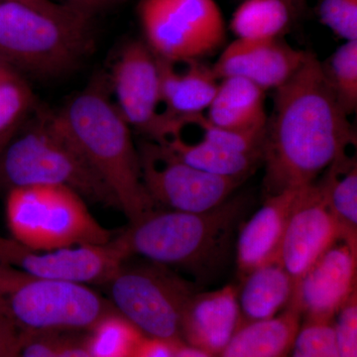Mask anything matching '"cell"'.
Segmentation results:
<instances>
[{"instance_id":"cell-30","label":"cell","mask_w":357,"mask_h":357,"mask_svg":"<svg viewBox=\"0 0 357 357\" xmlns=\"http://www.w3.org/2000/svg\"><path fill=\"white\" fill-rule=\"evenodd\" d=\"M321 23L347 40H357V0H323L319 7Z\"/></svg>"},{"instance_id":"cell-29","label":"cell","mask_w":357,"mask_h":357,"mask_svg":"<svg viewBox=\"0 0 357 357\" xmlns=\"http://www.w3.org/2000/svg\"><path fill=\"white\" fill-rule=\"evenodd\" d=\"M291 351L292 357H338L333 321L307 319Z\"/></svg>"},{"instance_id":"cell-24","label":"cell","mask_w":357,"mask_h":357,"mask_svg":"<svg viewBox=\"0 0 357 357\" xmlns=\"http://www.w3.org/2000/svg\"><path fill=\"white\" fill-rule=\"evenodd\" d=\"M293 15L284 0H245L234 11L230 28L238 39L278 38Z\"/></svg>"},{"instance_id":"cell-20","label":"cell","mask_w":357,"mask_h":357,"mask_svg":"<svg viewBox=\"0 0 357 357\" xmlns=\"http://www.w3.org/2000/svg\"><path fill=\"white\" fill-rule=\"evenodd\" d=\"M302 316L287 307L282 314L248 321L230 338L220 357H286L301 328Z\"/></svg>"},{"instance_id":"cell-19","label":"cell","mask_w":357,"mask_h":357,"mask_svg":"<svg viewBox=\"0 0 357 357\" xmlns=\"http://www.w3.org/2000/svg\"><path fill=\"white\" fill-rule=\"evenodd\" d=\"M206 119L229 130H266L265 91L241 77H225L208 107Z\"/></svg>"},{"instance_id":"cell-10","label":"cell","mask_w":357,"mask_h":357,"mask_svg":"<svg viewBox=\"0 0 357 357\" xmlns=\"http://www.w3.org/2000/svg\"><path fill=\"white\" fill-rule=\"evenodd\" d=\"M138 153L148 195L155 204L170 210L190 213L213 210L231 198L244 181L194 168L154 141L142 143Z\"/></svg>"},{"instance_id":"cell-22","label":"cell","mask_w":357,"mask_h":357,"mask_svg":"<svg viewBox=\"0 0 357 357\" xmlns=\"http://www.w3.org/2000/svg\"><path fill=\"white\" fill-rule=\"evenodd\" d=\"M326 206L340 227L342 241L357 251V165L345 155L326 169L318 183Z\"/></svg>"},{"instance_id":"cell-1","label":"cell","mask_w":357,"mask_h":357,"mask_svg":"<svg viewBox=\"0 0 357 357\" xmlns=\"http://www.w3.org/2000/svg\"><path fill=\"white\" fill-rule=\"evenodd\" d=\"M275 91L263 146L267 197L312 184L356 143L349 115L316 56L307 53L299 70Z\"/></svg>"},{"instance_id":"cell-2","label":"cell","mask_w":357,"mask_h":357,"mask_svg":"<svg viewBox=\"0 0 357 357\" xmlns=\"http://www.w3.org/2000/svg\"><path fill=\"white\" fill-rule=\"evenodd\" d=\"M57 114L114 192L129 223L153 211L156 204L143 183L131 128L110 98L103 79L91 82Z\"/></svg>"},{"instance_id":"cell-21","label":"cell","mask_w":357,"mask_h":357,"mask_svg":"<svg viewBox=\"0 0 357 357\" xmlns=\"http://www.w3.org/2000/svg\"><path fill=\"white\" fill-rule=\"evenodd\" d=\"M244 277L237 298L241 316L248 321L273 318L288 307L295 283L278 260L255 268Z\"/></svg>"},{"instance_id":"cell-5","label":"cell","mask_w":357,"mask_h":357,"mask_svg":"<svg viewBox=\"0 0 357 357\" xmlns=\"http://www.w3.org/2000/svg\"><path fill=\"white\" fill-rule=\"evenodd\" d=\"M91 17L83 11L53 15L0 0V60L41 76L73 69L91 49Z\"/></svg>"},{"instance_id":"cell-39","label":"cell","mask_w":357,"mask_h":357,"mask_svg":"<svg viewBox=\"0 0 357 357\" xmlns=\"http://www.w3.org/2000/svg\"><path fill=\"white\" fill-rule=\"evenodd\" d=\"M284 1L288 4L294 14L302 10L306 4V0H284Z\"/></svg>"},{"instance_id":"cell-8","label":"cell","mask_w":357,"mask_h":357,"mask_svg":"<svg viewBox=\"0 0 357 357\" xmlns=\"http://www.w3.org/2000/svg\"><path fill=\"white\" fill-rule=\"evenodd\" d=\"M145 43L170 62L201 61L225 42V25L215 0H141Z\"/></svg>"},{"instance_id":"cell-32","label":"cell","mask_w":357,"mask_h":357,"mask_svg":"<svg viewBox=\"0 0 357 357\" xmlns=\"http://www.w3.org/2000/svg\"><path fill=\"white\" fill-rule=\"evenodd\" d=\"M15 326L6 309L0 310V357H18L20 347Z\"/></svg>"},{"instance_id":"cell-38","label":"cell","mask_w":357,"mask_h":357,"mask_svg":"<svg viewBox=\"0 0 357 357\" xmlns=\"http://www.w3.org/2000/svg\"><path fill=\"white\" fill-rule=\"evenodd\" d=\"M56 357H91L89 351L79 347H70V349L59 351Z\"/></svg>"},{"instance_id":"cell-33","label":"cell","mask_w":357,"mask_h":357,"mask_svg":"<svg viewBox=\"0 0 357 357\" xmlns=\"http://www.w3.org/2000/svg\"><path fill=\"white\" fill-rule=\"evenodd\" d=\"M177 345L157 338H142L132 357H173Z\"/></svg>"},{"instance_id":"cell-25","label":"cell","mask_w":357,"mask_h":357,"mask_svg":"<svg viewBox=\"0 0 357 357\" xmlns=\"http://www.w3.org/2000/svg\"><path fill=\"white\" fill-rule=\"evenodd\" d=\"M324 73L347 115L357 107V40L347 41L325 63Z\"/></svg>"},{"instance_id":"cell-42","label":"cell","mask_w":357,"mask_h":357,"mask_svg":"<svg viewBox=\"0 0 357 357\" xmlns=\"http://www.w3.org/2000/svg\"><path fill=\"white\" fill-rule=\"evenodd\" d=\"M6 309V305H4L3 300L0 297V310Z\"/></svg>"},{"instance_id":"cell-34","label":"cell","mask_w":357,"mask_h":357,"mask_svg":"<svg viewBox=\"0 0 357 357\" xmlns=\"http://www.w3.org/2000/svg\"><path fill=\"white\" fill-rule=\"evenodd\" d=\"M66 4H69L84 11V13L93 14L109 10L126 3L128 0H65Z\"/></svg>"},{"instance_id":"cell-36","label":"cell","mask_w":357,"mask_h":357,"mask_svg":"<svg viewBox=\"0 0 357 357\" xmlns=\"http://www.w3.org/2000/svg\"><path fill=\"white\" fill-rule=\"evenodd\" d=\"M58 352V349H54L52 345L37 342L20 349L18 357H56Z\"/></svg>"},{"instance_id":"cell-31","label":"cell","mask_w":357,"mask_h":357,"mask_svg":"<svg viewBox=\"0 0 357 357\" xmlns=\"http://www.w3.org/2000/svg\"><path fill=\"white\" fill-rule=\"evenodd\" d=\"M333 324L338 357H357V293L337 312Z\"/></svg>"},{"instance_id":"cell-41","label":"cell","mask_w":357,"mask_h":357,"mask_svg":"<svg viewBox=\"0 0 357 357\" xmlns=\"http://www.w3.org/2000/svg\"><path fill=\"white\" fill-rule=\"evenodd\" d=\"M8 65H6V63L2 62L1 60H0V74H2V73L6 72L7 69H9Z\"/></svg>"},{"instance_id":"cell-15","label":"cell","mask_w":357,"mask_h":357,"mask_svg":"<svg viewBox=\"0 0 357 357\" xmlns=\"http://www.w3.org/2000/svg\"><path fill=\"white\" fill-rule=\"evenodd\" d=\"M306 57L307 52L294 49L278 38H237L211 68L218 79L241 77L268 91L283 86Z\"/></svg>"},{"instance_id":"cell-35","label":"cell","mask_w":357,"mask_h":357,"mask_svg":"<svg viewBox=\"0 0 357 357\" xmlns=\"http://www.w3.org/2000/svg\"><path fill=\"white\" fill-rule=\"evenodd\" d=\"M22 2L26 6H31L42 13L53 14V15H68L79 10L76 7L70 6L69 4L57 3L53 0H16Z\"/></svg>"},{"instance_id":"cell-7","label":"cell","mask_w":357,"mask_h":357,"mask_svg":"<svg viewBox=\"0 0 357 357\" xmlns=\"http://www.w3.org/2000/svg\"><path fill=\"white\" fill-rule=\"evenodd\" d=\"M86 284L35 278L0 265V297L15 325L31 330L86 328L117 312Z\"/></svg>"},{"instance_id":"cell-4","label":"cell","mask_w":357,"mask_h":357,"mask_svg":"<svg viewBox=\"0 0 357 357\" xmlns=\"http://www.w3.org/2000/svg\"><path fill=\"white\" fill-rule=\"evenodd\" d=\"M245 199L236 197L203 213L153 211L114 238L130 256L154 264L191 267L215 255L245 210Z\"/></svg>"},{"instance_id":"cell-16","label":"cell","mask_w":357,"mask_h":357,"mask_svg":"<svg viewBox=\"0 0 357 357\" xmlns=\"http://www.w3.org/2000/svg\"><path fill=\"white\" fill-rule=\"evenodd\" d=\"M241 317L237 290L231 286L194 294L185 307L182 332L191 347L220 356L241 326Z\"/></svg>"},{"instance_id":"cell-13","label":"cell","mask_w":357,"mask_h":357,"mask_svg":"<svg viewBox=\"0 0 357 357\" xmlns=\"http://www.w3.org/2000/svg\"><path fill=\"white\" fill-rule=\"evenodd\" d=\"M342 239L340 227L326 206L318 183L298 190L284 231L278 261L294 283Z\"/></svg>"},{"instance_id":"cell-6","label":"cell","mask_w":357,"mask_h":357,"mask_svg":"<svg viewBox=\"0 0 357 357\" xmlns=\"http://www.w3.org/2000/svg\"><path fill=\"white\" fill-rule=\"evenodd\" d=\"M6 217L10 236L39 250L103 245L114 238L91 215L86 202L63 185L9 190Z\"/></svg>"},{"instance_id":"cell-23","label":"cell","mask_w":357,"mask_h":357,"mask_svg":"<svg viewBox=\"0 0 357 357\" xmlns=\"http://www.w3.org/2000/svg\"><path fill=\"white\" fill-rule=\"evenodd\" d=\"M188 165L222 177L245 178L262 158L256 155L229 151L203 139L191 143L178 134L160 141Z\"/></svg>"},{"instance_id":"cell-27","label":"cell","mask_w":357,"mask_h":357,"mask_svg":"<svg viewBox=\"0 0 357 357\" xmlns=\"http://www.w3.org/2000/svg\"><path fill=\"white\" fill-rule=\"evenodd\" d=\"M32 102L31 89L13 68L0 74V135L17 130Z\"/></svg>"},{"instance_id":"cell-9","label":"cell","mask_w":357,"mask_h":357,"mask_svg":"<svg viewBox=\"0 0 357 357\" xmlns=\"http://www.w3.org/2000/svg\"><path fill=\"white\" fill-rule=\"evenodd\" d=\"M112 306L139 332L175 342L182 332L185 307L194 293L161 265L126 267L107 282Z\"/></svg>"},{"instance_id":"cell-26","label":"cell","mask_w":357,"mask_h":357,"mask_svg":"<svg viewBox=\"0 0 357 357\" xmlns=\"http://www.w3.org/2000/svg\"><path fill=\"white\" fill-rule=\"evenodd\" d=\"M89 352L91 357H132L142 337L139 331L114 312L96 324Z\"/></svg>"},{"instance_id":"cell-17","label":"cell","mask_w":357,"mask_h":357,"mask_svg":"<svg viewBox=\"0 0 357 357\" xmlns=\"http://www.w3.org/2000/svg\"><path fill=\"white\" fill-rule=\"evenodd\" d=\"M299 189L267 197L261 208L243 225L236 255L237 266L243 276L255 268L278 260L282 238Z\"/></svg>"},{"instance_id":"cell-3","label":"cell","mask_w":357,"mask_h":357,"mask_svg":"<svg viewBox=\"0 0 357 357\" xmlns=\"http://www.w3.org/2000/svg\"><path fill=\"white\" fill-rule=\"evenodd\" d=\"M63 185L86 202L119 208L114 192L89 163L58 114H44L0 154V188Z\"/></svg>"},{"instance_id":"cell-40","label":"cell","mask_w":357,"mask_h":357,"mask_svg":"<svg viewBox=\"0 0 357 357\" xmlns=\"http://www.w3.org/2000/svg\"><path fill=\"white\" fill-rule=\"evenodd\" d=\"M17 130L10 131V132L0 135V154H1L2 150L4 149V147L8 144L9 141L13 139V136L17 133Z\"/></svg>"},{"instance_id":"cell-12","label":"cell","mask_w":357,"mask_h":357,"mask_svg":"<svg viewBox=\"0 0 357 357\" xmlns=\"http://www.w3.org/2000/svg\"><path fill=\"white\" fill-rule=\"evenodd\" d=\"M112 86L114 103L129 126L158 139L165 124L158 60L145 41L124 45L112 68Z\"/></svg>"},{"instance_id":"cell-37","label":"cell","mask_w":357,"mask_h":357,"mask_svg":"<svg viewBox=\"0 0 357 357\" xmlns=\"http://www.w3.org/2000/svg\"><path fill=\"white\" fill-rule=\"evenodd\" d=\"M173 357H215L208 352L191 347V345H177Z\"/></svg>"},{"instance_id":"cell-18","label":"cell","mask_w":357,"mask_h":357,"mask_svg":"<svg viewBox=\"0 0 357 357\" xmlns=\"http://www.w3.org/2000/svg\"><path fill=\"white\" fill-rule=\"evenodd\" d=\"M157 60L164 116H194L208 109L220 84L213 68L201 61H190L180 70L175 62Z\"/></svg>"},{"instance_id":"cell-28","label":"cell","mask_w":357,"mask_h":357,"mask_svg":"<svg viewBox=\"0 0 357 357\" xmlns=\"http://www.w3.org/2000/svg\"><path fill=\"white\" fill-rule=\"evenodd\" d=\"M188 126H197L203 131L202 139L215 145V146L238 152V153L256 155L263 157V146H264L265 132L263 131L229 130V129L218 128L213 126L204 116L203 114L185 117Z\"/></svg>"},{"instance_id":"cell-11","label":"cell","mask_w":357,"mask_h":357,"mask_svg":"<svg viewBox=\"0 0 357 357\" xmlns=\"http://www.w3.org/2000/svg\"><path fill=\"white\" fill-rule=\"evenodd\" d=\"M126 259L114 238L103 245L39 250L0 236V265L35 278L107 285Z\"/></svg>"},{"instance_id":"cell-14","label":"cell","mask_w":357,"mask_h":357,"mask_svg":"<svg viewBox=\"0 0 357 357\" xmlns=\"http://www.w3.org/2000/svg\"><path fill=\"white\" fill-rule=\"evenodd\" d=\"M357 251L340 239L300 277L288 307L314 321H333L356 292Z\"/></svg>"}]
</instances>
